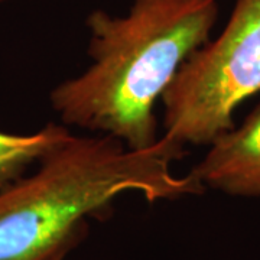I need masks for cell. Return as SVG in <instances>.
Masks as SVG:
<instances>
[{
  "label": "cell",
  "mask_w": 260,
  "mask_h": 260,
  "mask_svg": "<svg viewBox=\"0 0 260 260\" xmlns=\"http://www.w3.org/2000/svg\"><path fill=\"white\" fill-rule=\"evenodd\" d=\"M217 0H133L126 15L87 19L90 67L54 87L49 102L65 126L110 136L130 150L158 143L155 107L186 59L205 45Z\"/></svg>",
  "instance_id": "cell-1"
},
{
  "label": "cell",
  "mask_w": 260,
  "mask_h": 260,
  "mask_svg": "<svg viewBox=\"0 0 260 260\" xmlns=\"http://www.w3.org/2000/svg\"><path fill=\"white\" fill-rule=\"evenodd\" d=\"M184 146L162 136L130 150L110 136H73L37 169L0 191V260H65L104 220L114 201L140 194L149 203L198 195L205 188L191 174L174 172Z\"/></svg>",
  "instance_id": "cell-2"
},
{
  "label": "cell",
  "mask_w": 260,
  "mask_h": 260,
  "mask_svg": "<svg viewBox=\"0 0 260 260\" xmlns=\"http://www.w3.org/2000/svg\"><path fill=\"white\" fill-rule=\"evenodd\" d=\"M260 93V0H236L218 38L195 51L162 97L164 129L179 145H210Z\"/></svg>",
  "instance_id": "cell-3"
},
{
  "label": "cell",
  "mask_w": 260,
  "mask_h": 260,
  "mask_svg": "<svg viewBox=\"0 0 260 260\" xmlns=\"http://www.w3.org/2000/svg\"><path fill=\"white\" fill-rule=\"evenodd\" d=\"M201 185L236 197L260 195V103L237 129L210 143V150L189 172Z\"/></svg>",
  "instance_id": "cell-4"
},
{
  "label": "cell",
  "mask_w": 260,
  "mask_h": 260,
  "mask_svg": "<svg viewBox=\"0 0 260 260\" xmlns=\"http://www.w3.org/2000/svg\"><path fill=\"white\" fill-rule=\"evenodd\" d=\"M73 136L62 123H48L29 135L0 132V191L25 177L29 168L37 167L48 153Z\"/></svg>",
  "instance_id": "cell-5"
},
{
  "label": "cell",
  "mask_w": 260,
  "mask_h": 260,
  "mask_svg": "<svg viewBox=\"0 0 260 260\" xmlns=\"http://www.w3.org/2000/svg\"><path fill=\"white\" fill-rule=\"evenodd\" d=\"M5 2H9V0H0V3H5Z\"/></svg>",
  "instance_id": "cell-6"
}]
</instances>
